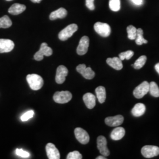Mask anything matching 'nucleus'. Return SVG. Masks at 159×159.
Segmentation results:
<instances>
[{"label": "nucleus", "mask_w": 159, "mask_h": 159, "mask_svg": "<svg viewBox=\"0 0 159 159\" xmlns=\"http://www.w3.org/2000/svg\"><path fill=\"white\" fill-rule=\"evenodd\" d=\"M146 112V106L143 103H137L131 110V113L134 117H140Z\"/></svg>", "instance_id": "19"}, {"label": "nucleus", "mask_w": 159, "mask_h": 159, "mask_svg": "<svg viewBox=\"0 0 159 159\" xmlns=\"http://www.w3.org/2000/svg\"><path fill=\"white\" fill-rule=\"evenodd\" d=\"M52 50L48 46L47 43H43L41 45L39 51H37L34 54V59L36 61H41L43 59L44 56L47 57H49L52 55Z\"/></svg>", "instance_id": "3"}, {"label": "nucleus", "mask_w": 159, "mask_h": 159, "mask_svg": "<svg viewBox=\"0 0 159 159\" xmlns=\"http://www.w3.org/2000/svg\"><path fill=\"white\" fill-rule=\"evenodd\" d=\"M106 62L111 67L116 70H121L123 67L122 61L120 60L119 57L108 58L106 60Z\"/></svg>", "instance_id": "17"}, {"label": "nucleus", "mask_w": 159, "mask_h": 159, "mask_svg": "<svg viewBox=\"0 0 159 159\" xmlns=\"http://www.w3.org/2000/svg\"><path fill=\"white\" fill-rule=\"evenodd\" d=\"M125 130L123 127H118L112 131L110 137L113 140H119L125 136Z\"/></svg>", "instance_id": "18"}, {"label": "nucleus", "mask_w": 159, "mask_h": 159, "mask_svg": "<svg viewBox=\"0 0 159 159\" xmlns=\"http://www.w3.org/2000/svg\"><path fill=\"white\" fill-rule=\"evenodd\" d=\"M146 60L147 57L146 56H142L137 60L135 63L131 65V66L137 70L140 69L144 66V64L146 63Z\"/></svg>", "instance_id": "26"}, {"label": "nucleus", "mask_w": 159, "mask_h": 159, "mask_svg": "<svg viewBox=\"0 0 159 159\" xmlns=\"http://www.w3.org/2000/svg\"><path fill=\"white\" fill-rule=\"evenodd\" d=\"M27 81L29 83L30 87L34 91L41 89L44 84L43 79L38 74H29L27 76Z\"/></svg>", "instance_id": "1"}, {"label": "nucleus", "mask_w": 159, "mask_h": 159, "mask_svg": "<svg viewBox=\"0 0 159 159\" xmlns=\"http://www.w3.org/2000/svg\"><path fill=\"white\" fill-rule=\"evenodd\" d=\"M76 70L78 73L81 74L85 79H93L95 76V73L92 70L90 67H87L85 64H80L77 67Z\"/></svg>", "instance_id": "9"}, {"label": "nucleus", "mask_w": 159, "mask_h": 159, "mask_svg": "<svg viewBox=\"0 0 159 159\" xmlns=\"http://www.w3.org/2000/svg\"><path fill=\"white\" fill-rule=\"evenodd\" d=\"M154 68L156 70V71L157 72V73L159 74V63L156 64L154 66Z\"/></svg>", "instance_id": "35"}, {"label": "nucleus", "mask_w": 159, "mask_h": 159, "mask_svg": "<svg viewBox=\"0 0 159 159\" xmlns=\"http://www.w3.org/2000/svg\"><path fill=\"white\" fill-rule=\"evenodd\" d=\"M136 43L139 46H141L143 44H147L148 41L143 38V31L142 29H137V35L136 37Z\"/></svg>", "instance_id": "23"}, {"label": "nucleus", "mask_w": 159, "mask_h": 159, "mask_svg": "<svg viewBox=\"0 0 159 159\" xmlns=\"http://www.w3.org/2000/svg\"><path fill=\"white\" fill-rule=\"evenodd\" d=\"M78 30V26L75 24H71L61 30L58 34V38L61 41H66L70 38Z\"/></svg>", "instance_id": "2"}, {"label": "nucleus", "mask_w": 159, "mask_h": 159, "mask_svg": "<svg viewBox=\"0 0 159 159\" xmlns=\"http://www.w3.org/2000/svg\"><path fill=\"white\" fill-rule=\"evenodd\" d=\"M67 10L64 8H60L51 12L50 15V19L51 20H55L57 18H64L67 16Z\"/></svg>", "instance_id": "21"}, {"label": "nucleus", "mask_w": 159, "mask_h": 159, "mask_svg": "<svg viewBox=\"0 0 159 159\" xmlns=\"http://www.w3.org/2000/svg\"><path fill=\"white\" fill-rule=\"evenodd\" d=\"M83 156L78 151H74L68 153L67 157V159H81Z\"/></svg>", "instance_id": "30"}, {"label": "nucleus", "mask_w": 159, "mask_h": 159, "mask_svg": "<svg viewBox=\"0 0 159 159\" xmlns=\"http://www.w3.org/2000/svg\"><path fill=\"white\" fill-rule=\"evenodd\" d=\"M127 32L128 34V38L130 40H133L136 39L137 35V29L133 25H129L127 27Z\"/></svg>", "instance_id": "27"}, {"label": "nucleus", "mask_w": 159, "mask_h": 159, "mask_svg": "<svg viewBox=\"0 0 159 159\" xmlns=\"http://www.w3.org/2000/svg\"><path fill=\"white\" fill-rule=\"evenodd\" d=\"M46 149L47 155V157L48 159H60V152L54 144L51 143H48L46 145Z\"/></svg>", "instance_id": "12"}, {"label": "nucleus", "mask_w": 159, "mask_h": 159, "mask_svg": "<svg viewBox=\"0 0 159 159\" xmlns=\"http://www.w3.org/2000/svg\"><path fill=\"white\" fill-rule=\"evenodd\" d=\"M89 38L87 36H83L79 42V44L77 48V53L80 56L84 55L88 51L89 47Z\"/></svg>", "instance_id": "11"}, {"label": "nucleus", "mask_w": 159, "mask_h": 159, "mask_svg": "<svg viewBox=\"0 0 159 159\" xmlns=\"http://www.w3.org/2000/svg\"><path fill=\"white\" fill-rule=\"evenodd\" d=\"M131 1H132L134 4H136V5H138V6L141 5L143 3V0H131Z\"/></svg>", "instance_id": "34"}, {"label": "nucleus", "mask_w": 159, "mask_h": 159, "mask_svg": "<svg viewBox=\"0 0 159 159\" xmlns=\"http://www.w3.org/2000/svg\"><path fill=\"white\" fill-rule=\"evenodd\" d=\"M14 48V43L9 39H0V53L9 52Z\"/></svg>", "instance_id": "14"}, {"label": "nucleus", "mask_w": 159, "mask_h": 159, "mask_svg": "<svg viewBox=\"0 0 159 159\" xmlns=\"http://www.w3.org/2000/svg\"><path fill=\"white\" fill-rule=\"evenodd\" d=\"M68 69L64 66H60L57 67L56 81L57 84H61L66 80V77L68 75Z\"/></svg>", "instance_id": "13"}, {"label": "nucleus", "mask_w": 159, "mask_h": 159, "mask_svg": "<svg viewBox=\"0 0 159 159\" xmlns=\"http://www.w3.org/2000/svg\"><path fill=\"white\" fill-rule=\"evenodd\" d=\"M74 134L77 140L83 144H86L90 141V136L88 133L80 127L75 129Z\"/></svg>", "instance_id": "8"}, {"label": "nucleus", "mask_w": 159, "mask_h": 159, "mask_svg": "<svg viewBox=\"0 0 159 159\" xmlns=\"http://www.w3.org/2000/svg\"><path fill=\"white\" fill-rule=\"evenodd\" d=\"M97 148L100 151V153L102 156L105 157H107L110 155V151L107 147V140L105 137L100 136L98 137L97 140Z\"/></svg>", "instance_id": "10"}, {"label": "nucleus", "mask_w": 159, "mask_h": 159, "mask_svg": "<svg viewBox=\"0 0 159 159\" xmlns=\"http://www.w3.org/2000/svg\"><path fill=\"white\" fill-rule=\"evenodd\" d=\"M94 29L97 33L102 37H107L111 33V28L107 23L97 22L95 23Z\"/></svg>", "instance_id": "5"}, {"label": "nucleus", "mask_w": 159, "mask_h": 159, "mask_svg": "<svg viewBox=\"0 0 159 159\" xmlns=\"http://www.w3.org/2000/svg\"><path fill=\"white\" fill-rule=\"evenodd\" d=\"M31 1L34 3H40L42 0H31Z\"/></svg>", "instance_id": "37"}, {"label": "nucleus", "mask_w": 159, "mask_h": 159, "mask_svg": "<svg viewBox=\"0 0 159 159\" xmlns=\"http://www.w3.org/2000/svg\"><path fill=\"white\" fill-rule=\"evenodd\" d=\"M109 7L113 11H119L120 10V0H110Z\"/></svg>", "instance_id": "28"}, {"label": "nucleus", "mask_w": 159, "mask_h": 159, "mask_svg": "<svg viewBox=\"0 0 159 159\" xmlns=\"http://www.w3.org/2000/svg\"><path fill=\"white\" fill-rule=\"evenodd\" d=\"M106 159V157H105V156H98V157H97L96 159Z\"/></svg>", "instance_id": "36"}, {"label": "nucleus", "mask_w": 159, "mask_h": 159, "mask_svg": "<svg viewBox=\"0 0 159 159\" xmlns=\"http://www.w3.org/2000/svg\"><path fill=\"white\" fill-rule=\"evenodd\" d=\"M11 20L8 16L0 18V29H7L12 25Z\"/></svg>", "instance_id": "25"}, {"label": "nucleus", "mask_w": 159, "mask_h": 159, "mask_svg": "<svg viewBox=\"0 0 159 159\" xmlns=\"http://www.w3.org/2000/svg\"><path fill=\"white\" fill-rule=\"evenodd\" d=\"M16 154H17L18 156L21 157L23 158H29L30 156V154L29 152L24 151L21 148H17L16 150Z\"/></svg>", "instance_id": "32"}, {"label": "nucleus", "mask_w": 159, "mask_h": 159, "mask_svg": "<svg viewBox=\"0 0 159 159\" xmlns=\"http://www.w3.org/2000/svg\"><path fill=\"white\" fill-rule=\"evenodd\" d=\"M7 1H12V0H7Z\"/></svg>", "instance_id": "38"}, {"label": "nucleus", "mask_w": 159, "mask_h": 159, "mask_svg": "<svg viewBox=\"0 0 159 159\" xmlns=\"http://www.w3.org/2000/svg\"><path fill=\"white\" fill-rule=\"evenodd\" d=\"M134 56V52L131 50L121 52L119 54V58L121 61L124 60H130L131 57Z\"/></svg>", "instance_id": "29"}, {"label": "nucleus", "mask_w": 159, "mask_h": 159, "mask_svg": "<svg viewBox=\"0 0 159 159\" xmlns=\"http://www.w3.org/2000/svg\"><path fill=\"white\" fill-rule=\"evenodd\" d=\"M26 10V6L20 4H14L8 9V12L12 15H18Z\"/></svg>", "instance_id": "20"}, {"label": "nucleus", "mask_w": 159, "mask_h": 159, "mask_svg": "<svg viewBox=\"0 0 159 159\" xmlns=\"http://www.w3.org/2000/svg\"><path fill=\"white\" fill-rule=\"evenodd\" d=\"M94 0H86L85 1V5L86 7L90 10H94L95 9V6L94 4Z\"/></svg>", "instance_id": "33"}, {"label": "nucleus", "mask_w": 159, "mask_h": 159, "mask_svg": "<svg viewBox=\"0 0 159 159\" xmlns=\"http://www.w3.org/2000/svg\"><path fill=\"white\" fill-rule=\"evenodd\" d=\"M72 98V94L68 91H57L53 96L54 102L59 104L69 102Z\"/></svg>", "instance_id": "4"}, {"label": "nucleus", "mask_w": 159, "mask_h": 159, "mask_svg": "<svg viewBox=\"0 0 159 159\" xmlns=\"http://www.w3.org/2000/svg\"><path fill=\"white\" fill-rule=\"evenodd\" d=\"M97 98L100 103H103L106 98V91L105 87L103 86H99L96 89Z\"/></svg>", "instance_id": "22"}, {"label": "nucleus", "mask_w": 159, "mask_h": 159, "mask_svg": "<svg viewBox=\"0 0 159 159\" xmlns=\"http://www.w3.org/2000/svg\"><path fill=\"white\" fill-rule=\"evenodd\" d=\"M83 101L86 107L89 109L94 108L96 106V96L90 93H87L83 96Z\"/></svg>", "instance_id": "16"}, {"label": "nucleus", "mask_w": 159, "mask_h": 159, "mask_svg": "<svg viewBox=\"0 0 159 159\" xmlns=\"http://www.w3.org/2000/svg\"><path fill=\"white\" fill-rule=\"evenodd\" d=\"M34 112L33 110H29L26 113L23 114L21 117V120L22 121H26L30 119H31L34 116Z\"/></svg>", "instance_id": "31"}, {"label": "nucleus", "mask_w": 159, "mask_h": 159, "mask_svg": "<svg viewBox=\"0 0 159 159\" xmlns=\"http://www.w3.org/2000/svg\"><path fill=\"white\" fill-rule=\"evenodd\" d=\"M143 156L146 158H152L159 155V148L156 146L148 145L143 147L141 150Z\"/></svg>", "instance_id": "6"}, {"label": "nucleus", "mask_w": 159, "mask_h": 159, "mask_svg": "<svg viewBox=\"0 0 159 159\" xmlns=\"http://www.w3.org/2000/svg\"><path fill=\"white\" fill-rule=\"evenodd\" d=\"M124 121V117L121 115H117L113 117H108L106 118L105 123L110 127H117L121 125Z\"/></svg>", "instance_id": "15"}, {"label": "nucleus", "mask_w": 159, "mask_h": 159, "mask_svg": "<svg viewBox=\"0 0 159 159\" xmlns=\"http://www.w3.org/2000/svg\"><path fill=\"white\" fill-rule=\"evenodd\" d=\"M149 91V83L144 81L140 85H138L133 91V95L136 98H142Z\"/></svg>", "instance_id": "7"}, {"label": "nucleus", "mask_w": 159, "mask_h": 159, "mask_svg": "<svg viewBox=\"0 0 159 159\" xmlns=\"http://www.w3.org/2000/svg\"><path fill=\"white\" fill-rule=\"evenodd\" d=\"M151 96L154 97H159V88L157 84L154 82L152 81L149 83V91Z\"/></svg>", "instance_id": "24"}]
</instances>
